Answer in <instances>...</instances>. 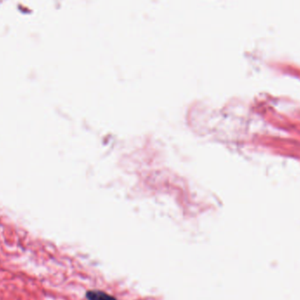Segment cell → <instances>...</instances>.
I'll return each mask as SVG.
<instances>
[{"mask_svg": "<svg viewBox=\"0 0 300 300\" xmlns=\"http://www.w3.org/2000/svg\"><path fill=\"white\" fill-rule=\"evenodd\" d=\"M85 297L88 300H118L116 297L111 296L110 294L106 293L105 291H98V290L87 291Z\"/></svg>", "mask_w": 300, "mask_h": 300, "instance_id": "6da1fadb", "label": "cell"}]
</instances>
